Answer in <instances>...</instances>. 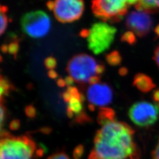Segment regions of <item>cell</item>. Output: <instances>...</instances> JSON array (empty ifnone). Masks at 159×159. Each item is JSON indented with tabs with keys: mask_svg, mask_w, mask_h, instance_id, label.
Returning a JSON list of instances; mask_svg holds the SVG:
<instances>
[{
	"mask_svg": "<svg viewBox=\"0 0 159 159\" xmlns=\"http://www.w3.org/2000/svg\"><path fill=\"white\" fill-rule=\"evenodd\" d=\"M134 133L125 123L110 121L97 132L94 149L90 155L96 159H139Z\"/></svg>",
	"mask_w": 159,
	"mask_h": 159,
	"instance_id": "obj_1",
	"label": "cell"
},
{
	"mask_svg": "<svg viewBox=\"0 0 159 159\" xmlns=\"http://www.w3.org/2000/svg\"><path fill=\"white\" fill-rule=\"evenodd\" d=\"M35 150V144L29 137L1 133L0 159H33Z\"/></svg>",
	"mask_w": 159,
	"mask_h": 159,
	"instance_id": "obj_2",
	"label": "cell"
},
{
	"mask_svg": "<svg viewBox=\"0 0 159 159\" xmlns=\"http://www.w3.org/2000/svg\"><path fill=\"white\" fill-rule=\"evenodd\" d=\"M116 29L107 22L94 23L89 30L82 31L81 36L86 37L88 47L94 54H100L107 50L113 42Z\"/></svg>",
	"mask_w": 159,
	"mask_h": 159,
	"instance_id": "obj_3",
	"label": "cell"
},
{
	"mask_svg": "<svg viewBox=\"0 0 159 159\" xmlns=\"http://www.w3.org/2000/svg\"><path fill=\"white\" fill-rule=\"evenodd\" d=\"M139 0H93L92 10L96 17L103 21L117 22L125 16L132 5Z\"/></svg>",
	"mask_w": 159,
	"mask_h": 159,
	"instance_id": "obj_4",
	"label": "cell"
},
{
	"mask_svg": "<svg viewBox=\"0 0 159 159\" xmlns=\"http://www.w3.org/2000/svg\"><path fill=\"white\" fill-rule=\"evenodd\" d=\"M98 64L88 54H81L73 57L68 62L67 70L70 76L77 83H89L92 77L97 75Z\"/></svg>",
	"mask_w": 159,
	"mask_h": 159,
	"instance_id": "obj_5",
	"label": "cell"
},
{
	"mask_svg": "<svg viewBox=\"0 0 159 159\" xmlns=\"http://www.w3.org/2000/svg\"><path fill=\"white\" fill-rule=\"evenodd\" d=\"M51 24L49 16L41 10L28 12L24 14L21 20L23 31L34 39L45 37L50 31Z\"/></svg>",
	"mask_w": 159,
	"mask_h": 159,
	"instance_id": "obj_6",
	"label": "cell"
},
{
	"mask_svg": "<svg viewBox=\"0 0 159 159\" xmlns=\"http://www.w3.org/2000/svg\"><path fill=\"white\" fill-rule=\"evenodd\" d=\"M57 20L69 23L78 20L84 10L83 0H54L47 3Z\"/></svg>",
	"mask_w": 159,
	"mask_h": 159,
	"instance_id": "obj_7",
	"label": "cell"
},
{
	"mask_svg": "<svg viewBox=\"0 0 159 159\" xmlns=\"http://www.w3.org/2000/svg\"><path fill=\"white\" fill-rule=\"evenodd\" d=\"M131 120L138 126L146 127L154 125L158 119L159 109L157 105L146 101L133 104L129 110Z\"/></svg>",
	"mask_w": 159,
	"mask_h": 159,
	"instance_id": "obj_8",
	"label": "cell"
},
{
	"mask_svg": "<svg viewBox=\"0 0 159 159\" xmlns=\"http://www.w3.org/2000/svg\"><path fill=\"white\" fill-rule=\"evenodd\" d=\"M125 24L130 31L139 37H143L150 32L153 21L148 12L136 10L131 12L128 15Z\"/></svg>",
	"mask_w": 159,
	"mask_h": 159,
	"instance_id": "obj_9",
	"label": "cell"
},
{
	"mask_svg": "<svg viewBox=\"0 0 159 159\" xmlns=\"http://www.w3.org/2000/svg\"><path fill=\"white\" fill-rule=\"evenodd\" d=\"M87 97L92 105L104 107L111 102L113 91L107 84L98 83L90 84L87 91Z\"/></svg>",
	"mask_w": 159,
	"mask_h": 159,
	"instance_id": "obj_10",
	"label": "cell"
},
{
	"mask_svg": "<svg viewBox=\"0 0 159 159\" xmlns=\"http://www.w3.org/2000/svg\"><path fill=\"white\" fill-rule=\"evenodd\" d=\"M133 84L143 93L150 92L156 87L152 79L143 73H138L134 76Z\"/></svg>",
	"mask_w": 159,
	"mask_h": 159,
	"instance_id": "obj_11",
	"label": "cell"
},
{
	"mask_svg": "<svg viewBox=\"0 0 159 159\" xmlns=\"http://www.w3.org/2000/svg\"><path fill=\"white\" fill-rule=\"evenodd\" d=\"M81 94L79 93L78 94L74 95L70 98L67 102V116L69 117L72 118L75 115L77 117L84 113L83 112V104L81 100Z\"/></svg>",
	"mask_w": 159,
	"mask_h": 159,
	"instance_id": "obj_12",
	"label": "cell"
},
{
	"mask_svg": "<svg viewBox=\"0 0 159 159\" xmlns=\"http://www.w3.org/2000/svg\"><path fill=\"white\" fill-rule=\"evenodd\" d=\"M136 10L150 13L159 10V0H139L135 6Z\"/></svg>",
	"mask_w": 159,
	"mask_h": 159,
	"instance_id": "obj_13",
	"label": "cell"
},
{
	"mask_svg": "<svg viewBox=\"0 0 159 159\" xmlns=\"http://www.w3.org/2000/svg\"><path fill=\"white\" fill-rule=\"evenodd\" d=\"M114 112L112 109L108 108H101L98 116V122L100 125H104L110 121L114 120Z\"/></svg>",
	"mask_w": 159,
	"mask_h": 159,
	"instance_id": "obj_14",
	"label": "cell"
},
{
	"mask_svg": "<svg viewBox=\"0 0 159 159\" xmlns=\"http://www.w3.org/2000/svg\"><path fill=\"white\" fill-rule=\"evenodd\" d=\"M106 60L110 65L116 66L121 62V57L118 51H112L106 56Z\"/></svg>",
	"mask_w": 159,
	"mask_h": 159,
	"instance_id": "obj_15",
	"label": "cell"
},
{
	"mask_svg": "<svg viewBox=\"0 0 159 159\" xmlns=\"http://www.w3.org/2000/svg\"><path fill=\"white\" fill-rule=\"evenodd\" d=\"M7 8L6 6H1V28H0V32L1 34H3L8 25V17L7 15Z\"/></svg>",
	"mask_w": 159,
	"mask_h": 159,
	"instance_id": "obj_16",
	"label": "cell"
},
{
	"mask_svg": "<svg viewBox=\"0 0 159 159\" xmlns=\"http://www.w3.org/2000/svg\"><path fill=\"white\" fill-rule=\"evenodd\" d=\"M11 85L9 81L4 79L3 77L1 78V85H0V94L1 98L4 96H6L8 94L9 90H10Z\"/></svg>",
	"mask_w": 159,
	"mask_h": 159,
	"instance_id": "obj_17",
	"label": "cell"
},
{
	"mask_svg": "<svg viewBox=\"0 0 159 159\" xmlns=\"http://www.w3.org/2000/svg\"><path fill=\"white\" fill-rule=\"evenodd\" d=\"M121 41L126 42L130 45H133L136 42V38L135 34L131 31H127L121 37Z\"/></svg>",
	"mask_w": 159,
	"mask_h": 159,
	"instance_id": "obj_18",
	"label": "cell"
},
{
	"mask_svg": "<svg viewBox=\"0 0 159 159\" xmlns=\"http://www.w3.org/2000/svg\"><path fill=\"white\" fill-rule=\"evenodd\" d=\"M45 66L46 68L50 70H53L57 66L56 60L54 57H49L47 58L45 60Z\"/></svg>",
	"mask_w": 159,
	"mask_h": 159,
	"instance_id": "obj_19",
	"label": "cell"
},
{
	"mask_svg": "<svg viewBox=\"0 0 159 159\" xmlns=\"http://www.w3.org/2000/svg\"><path fill=\"white\" fill-rule=\"evenodd\" d=\"M19 50V44L18 42H12L8 46V51L12 55H16Z\"/></svg>",
	"mask_w": 159,
	"mask_h": 159,
	"instance_id": "obj_20",
	"label": "cell"
},
{
	"mask_svg": "<svg viewBox=\"0 0 159 159\" xmlns=\"http://www.w3.org/2000/svg\"><path fill=\"white\" fill-rule=\"evenodd\" d=\"M48 159H70V158L66 154L61 152L51 155Z\"/></svg>",
	"mask_w": 159,
	"mask_h": 159,
	"instance_id": "obj_21",
	"label": "cell"
},
{
	"mask_svg": "<svg viewBox=\"0 0 159 159\" xmlns=\"http://www.w3.org/2000/svg\"><path fill=\"white\" fill-rule=\"evenodd\" d=\"M25 113L29 117L33 118L35 116L36 111L33 106H29L25 108Z\"/></svg>",
	"mask_w": 159,
	"mask_h": 159,
	"instance_id": "obj_22",
	"label": "cell"
},
{
	"mask_svg": "<svg viewBox=\"0 0 159 159\" xmlns=\"http://www.w3.org/2000/svg\"><path fill=\"white\" fill-rule=\"evenodd\" d=\"M154 61L157 66L159 67V44L156 47L154 53L153 57Z\"/></svg>",
	"mask_w": 159,
	"mask_h": 159,
	"instance_id": "obj_23",
	"label": "cell"
},
{
	"mask_svg": "<svg viewBox=\"0 0 159 159\" xmlns=\"http://www.w3.org/2000/svg\"><path fill=\"white\" fill-rule=\"evenodd\" d=\"M20 127V121L18 120H13L10 124V129L13 130H16Z\"/></svg>",
	"mask_w": 159,
	"mask_h": 159,
	"instance_id": "obj_24",
	"label": "cell"
},
{
	"mask_svg": "<svg viewBox=\"0 0 159 159\" xmlns=\"http://www.w3.org/2000/svg\"><path fill=\"white\" fill-rule=\"evenodd\" d=\"M153 159H159V140L152 153Z\"/></svg>",
	"mask_w": 159,
	"mask_h": 159,
	"instance_id": "obj_25",
	"label": "cell"
},
{
	"mask_svg": "<svg viewBox=\"0 0 159 159\" xmlns=\"http://www.w3.org/2000/svg\"><path fill=\"white\" fill-rule=\"evenodd\" d=\"M0 113H1V116H0V120H1V125L2 126V122L5 118V109L4 108L3 106H1V109H0Z\"/></svg>",
	"mask_w": 159,
	"mask_h": 159,
	"instance_id": "obj_26",
	"label": "cell"
},
{
	"mask_svg": "<svg viewBox=\"0 0 159 159\" xmlns=\"http://www.w3.org/2000/svg\"><path fill=\"white\" fill-rule=\"evenodd\" d=\"M153 99L155 102H159V89H156L153 93Z\"/></svg>",
	"mask_w": 159,
	"mask_h": 159,
	"instance_id": "obj_27",
	"label": "cell"
},
{
	"mask_svg": "<svg viewBox=\"0 0 159 159\" xmlns=\"http://www.w3.org/2000/svg\"><path fill=\"white\" fill-rule=\"evenodd\" d=\"M64 80H65V82H66V84L68 85V87H70L71 85H73V82L74 81V80L71 76L67 77Z\"/></svg>",
	"mask_w": 159,
	"mask_h": 159,
	"instance_id": "obj_28",
	"label": "cell"
},
{
	"mask_svg": "<svg viewBox=\"0 0 159 159\" xmlns=\"http://www.w3.org/2000/svg\"><path fill=\"white\" fill-rule=\"evenodd\" d=\"M99 81H100V77L96 75V76H94L91 78L89 83H90V84H96L98 83H100Z\"/></svg>",
	"mask_w": 159,
	"mask_h": 159,
	"instance_id": "obj_29",
	"label": "cell"
},
{
	"mask_svg": "<svg viewBox=\"0 0 159 159\" xmlns=\"http://www.w3.org/2000/svg\"><path fill=\"white\" fill-rule=\"evenodd\" d=\"M48 76L51 79H56L58 77L57 73L53 70H50L48 71Z\"/></svg>",
	"mask_w": 159,
	"mask_h": 159,
	"instance_id": "obj_30",
	"label": "cell"
},
{
	"mask_svg": "<svg viewBox=\"0 0 159 159\" xmlns=\"http://www.w3.org/2000/svg\"><path fill=\"white\" fill-rule=\"evenodd\" d=\"M104 71V67L102 64H98L97 69V75L102 74Z\"/></svg>",
	"mask_w": 159,
	"mask_h": 159,
	"instance_id": "obj_31",
	"label": "cell"
},
{
	"mask_svg": "<svg viewBox=\"0 0 159 159\" xmlns=\"http://www.w3.org/2000/svg\"><path fill=\"white\" fill-rule=\"evenodd\" d=\"M127 73H128L127 69L126 68H125V67L121 68L119 70V74H120L121 75H122V76L125 75L127 74Z\"/></svg>",
	"mask_w": 159,
	"mask_h": 159,
	"instance_id": "obj_32",
	"label": "cell"
},
{
	"mask_svg": "<svg viewBox=\"0 0 159 159\" xmlns=\"http://www.w3.org/2000/svg\"><path fill=\"white\" fill-rule=\"evenodd\" d=\"M57 84L58 86H60V87H64L65 85H66V82H65V80H64L63 79H58L57 80Z\"/></svg>",
	"mask_w": 159,
	"mask_h": 159,
	"instance_id": "obj_33",
	"label": "cell"
},
{
	"mask_svg": "<svg viewBox=\"0 0 159 159\" xmlns=\"http://www.w3.org/2000/svg\"><path fill=\"white\" fill-rule=\"evenodd\" d=\"M155 33H156V34L159 37V25L156 28V29H155Z\"/></svg>",
	"mask_w": 159,
	"mask_h": 159,
	"instance_id": "obj_34",
	"label": "cell"
},
{
	"mask_svg": "<svg viewBox=\"0 0 159 159\" xmlns=\"http://www.w3.org/2000/svg\"><path fill=\"white\" fill-rule=\"evenodd\" d=\"M157 106L158 107V108H159V102H158V103H157Z\"/></svg>",
	"mask_w": 159,
	"mask_h": 159,
	"instance_id": "obj_35",
	"label": "cell"
}]
</instances>
